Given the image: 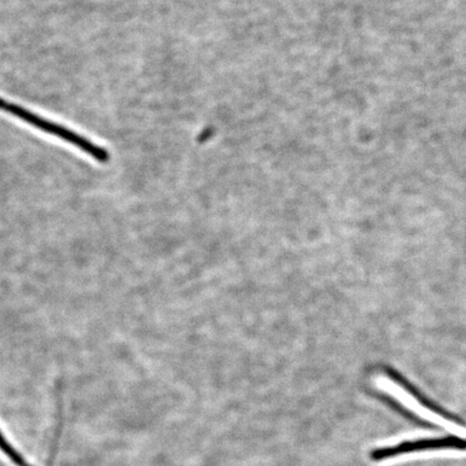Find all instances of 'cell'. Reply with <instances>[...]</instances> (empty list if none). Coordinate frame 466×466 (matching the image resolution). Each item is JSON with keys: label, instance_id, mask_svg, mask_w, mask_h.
<instances>
[{"label": "cell", "instance_id": "cell-1", "mask_svg": "<svg viewBox=\"0 0 466 466\" xmlns=\"http://www.w3.org/2000/svg\"><path fill=\"white\" fill-rule=\"evenodd\" d=\"M374 383L376 388L380 390V391L392 396V398L400 401L401 405L420 413L421 416L444 424L447 428L458 431L462 430L463 424L457 420L456 418L448 415L444 410L431 404L429 400L420 398V396L412 392L411 390L408 389L404 384L395 380L394 378L387 375H377L374 378Z\"/></svg>", "mask_w": 466, "mask_h": 466}, {"label": "cell", "instance_id": "cell-2", "mask_svg": "<svg viewBox=\"0 0 466 466\" xmlns=\"http://www.w3.org/2000/svg\"><path fill=\"white\" fill-rule=\"evenodd\" d=\"M0 109L17 116V118L27 122L29 125L38 127L39 130L49 133L51 136L63 139V141L73 144L76 147H78L85 151V153L89 154L92 158H95L98 162H107L109 160V154L107 153V150L87 141L86 138L79 136L77 133L66 129V127L44 119L42 116L35 115L27 109L17 106V105L14 103L5 102L3 98H0Z\"/></svg>", "mask_w": 466, "mask_h": 466}, {"label": "cell", "instance_id": "cell-3", "mask_svg": "<svg viewBox=\"0 0 466 466\" xmlns=\"http://www.w3.org/2000/svg\"><path fill=\"white\" fill-rule=\"evenodd\" d=\"M441 450L466 451V440L456 436L440 437V439H427L412 441H404L400 444L378 448L371 453L372 459L376 461L392 459L413 452Z\"/></svg>", "mask_w": 466, "mask_h": 466}, {"label": "cell", "instance_id": "cell-4", "mask_svg": "<svg viewBox=\"0 0 466 466\" xmlns=\"http://www.w3.org/2000/svg\"><path fill=\"white\" fill-rule=\"evenodd\" d=\"M0 453L14 466H36L29 462L28 460L16 450L13 442L5 435L2 429H0Z\"/></svg>", "mask_w": 466, "mask_h": 466}]
</instances>
